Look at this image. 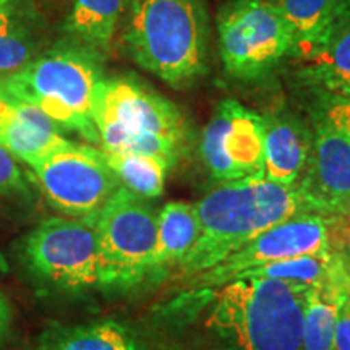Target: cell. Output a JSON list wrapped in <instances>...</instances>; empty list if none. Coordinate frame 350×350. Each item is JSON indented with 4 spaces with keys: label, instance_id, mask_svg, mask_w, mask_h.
<instances>
[{
    "label": "cell",
    "instance_id": "11",
    "mask_svg": "<svg viewBox=\"0 0 350 350\" xmlns=\"http://www.w3.org/2000/svg\"><path fill=\"white\" fill-rule=\"evenodd\" d=\"M201 157L214 180L265 177V119L235 99H222L201 135Z\"/></svg>",
    "mask_w": 350,
    "mask_h": 350
},
{
    "label": "cell",
    "instance_id": "10",
    "mask_svg": "<svg viewBox=\"0 0 350 350\" xmlns=\"http://www.w3.org/2000/svg\"><path fill=\"white\" fill-rule=\"evenodd\" d=\"M31 170L47 203L67 217H93L120 187L103 151L85 144L72 143Z\"/></svg>",
    "mask_w": 350,
    "mask_h": 350
},
{
    "label": "cell",
    "instance_id": "12",
    "mask_svg": "<svg viewBox=\"0 0 350 350\" xmlns=\"http://www.w3.org/2000/svg\"><path fill=\"white\" fill-rule=\"evenodd\" d=\"M329 221L318 213H300L256 235L224 261L200 273L196 284L221 287L247 271L269 262L331 250Z\"/></svg>",
    "mask_w": 350,
    "mask_h": 350
},
{
    "label": "cell",
    "instance_id": "2",
    "mask_svg": "<svg viewBox=\"0 0 350 350\" xmlns=\"http://www.w3.org/2000/svg\"><path fill=\"white\" fill-rule=\"evenodd\" d=\"M103 80V54L64 38L0 80V93L39 109L62 131L99 143L93 109Z\"/></svg>",
    "mask_w": 350,
    "mask_h": 350
},
{
    "label": "cell",
    "instance_id": "21",
    "mask_svg": "<svg viewBox=\"0 0 350 350\" xmlns=\"http://www.w3.org/2000/svg\"><path fill=\"white\" fill-rule=\"evenodd\" d=\"M103 151V150H100ZM104 161L122 187L139 198H157L164 193L169 164L142 152L103 151Z\"/></svg>",
    "mask_w": 350,
    "mask_h": 350
},
{
    "label": "cell",
    "instance_id": "3",
    "mask_svg": "<svg viewBox=\"0 0 350 350\" xmlns=\"http://www.w3.org/2000/svg\"><path fill=\"white\" fill-rule=\"evenodd\" d=\"M124 41L139 67L174 88L206 73L209 18L204 0H133Z\"/></svg>",
    "mask_w": 350,
    "mask_h": 350
},
{
    "label": "cell",
    "instance_id": "4",
    "mask_svg": "<svg viewBox=\"0 0 350 350\" xmlns=\"http://www.w3.org/2000/svg\"><path fill=\"white\" fill-rule=\"evenodd\" d=\"M306 291L281 279H235L214 292L206 326L240 350H301Z\"/></svg>",
    "mask_w": 350,
    "mask_h": 350
},
{
    "label": "cell",
    "instance_id": "23",
    "mask_svg": "<svg viewBox=\"0 0 350 350\" xmlns=\"http://www.w3.org/2000/svg\"><path fill=\"white\" fill-rule=\"evenodd\" d=\"M334 250H327L321 253H310V255H301L291 258V260H282L269 262V265L260 266V268L247 271L240 278H269V279H281V281L297 282L301 286L312 287L325 278V274L329 269V265L334 256ZM235 281V279H234Z\"/></svg>",
    "mask_w": 350,
    "mask_h": 350
},
{
    "label": "cell",
    "instance_id": "24",
    "mask_svg": "<svg viewBox=\"0 0 350 350\" xmlns=\"http://www.w3.org/2000/svg\"><path fill=\"white\" fill-rule=\"evenodd\" d=\"M34 200L29 175L18 161L0 146V206H28Z\"/></svg>",
    "mask_w": 350,
    "mask_h": 350
},
{
    "label": "cell",
    "instance_id": "18",
    "mask_svg": "<svg viewBox=\"0 0 350 350\" xmlns=\"http://www.w3.org/2000/svg\"><path fill=\"white\" fill-rule=\"evenodd\" d=\"M200 217L196 204L169 201L157 214V239L151 269L180 262L190 255L200 239Z\"/></svg>",
    "mask_w": 350,
    "mask_h": 350
},
{
    "label": "cell",
    "instance_id": "5",
    "mask_svg": "<svg viewBox=\"0 0 350 350\" xmlns=\"http://www.w3.org/2000/svg\"><path fill=\"white\" fill-rule=\"evenodd\" d=\"M93 120L103 151L142 152L169 167L185 152L188 129L180 109L133 75L99 83Z\"/></svg>",
    "mask_w": 350,
    "mask_h": 350
},
{
    "label": "cell",
    "instance_id": "13",
    "mask_svg": "<svg viewBox=\"0 0 350 350\" xmlns=\"http://www.w3.org/2000/svg\"><path fill=\"white\" fill-rule=\"evenodd\" d=\"M70 144L46 113L0 93V146L16 161L33 167Z\"/></svg>",
    "mask_w": 350,
    "mask_h": 350
},
{
    "label": "cell",
    "instance_id": "22",
    "mask_svg": "<svg viewBox=\"0 0 350 350\" xmlns=\"http://www.w3.org/2000/svg\"><path fill=\"white\" fill-rule=\"evenodd\" d=\"M41 350H148L113 321L77 326L46 336Z\"/></svg>",
    "mask_w": 350,
    "mask_h": 350
},
{
    "label": "cell",
    "instance_id": "7",
    "mask_svg": "<svg viewBox=\"0 0 350 350\" xmlns=\"http://www.w3.org/2000/svg\"><path fill=\"white\" fill-rule=\"evenodd\" d=\"M98 232L100 286H133L151 271L157 239V216L125 187L88 217Z\"/></svg>",
    "mask_w": 350,
    "mask_h": 350
},
{
    "label": "cell",
    "instance_id": "25",
    "mask_svg": "<svg viewBox=\"0 0 350 350\" xmlns=\"http://www.w3.org/2000/svg\"><path fill=\"white\" fill-rule=\"evenodd\" d=\"M332 350H350V291L338 310Z\"/></svg>",
    "mask_w": 350,
    "mask_h": 350
},
{
    "label": "cell",
    "instance_id": "1",
    "mask_svg": "<svg viewBox=\"0 0 350 350\" xmlns=\"http://www.w3.org/2000/svg\"><path fill=\"white\" fill-rule=\"evenodd\" d=\"M200 239L180 262L182 273H203L224 261L279 222L308 213L297 185H279L265 177L222 182L196 203Z\"/></svg>",
    "mask_w": 350,
    "mask_h": 350
},
{
    "label": "cell",
    "instance_id": "15",
    "mask_svg": "<svg viewBox=\"0 0 350 350\" xmlns=\"http://www.w3.org/2000/svg\"><path fill=\"white\" fill-rule=\"evenodd\" d=\"M350 291V261L336 252L321 281L305 295L301 350H332L338 310Z\"/></svg>",
    "mask_w": 350,
    "mask_h": 350
},
{
    "label": "cell",
    "instance_id": "9",
    "mask_svg": "<svg viewBox=\"0 0 350 350\" xmlns=\"http://www.w3.org/2000/svg\"><path fill=\"white\" fill-rule=\"evenodd\" d=\"M313 142L299 188L308 213L350 216V135L327 94L312 112Z\"/></svg>",
    "mask_w": 350,
    "mask_h": 350
},
{
    "label": "cell",
    "instance_id": "26",
    "mask_svg": "<svg viewBox=\"0 0 350 350\" xmlns=\"http://www.w3.org/2000/svg\"><path fill=\"white\" fill-rule=\"evenodd\" d=\"M327 98H329L332 107L336 109L339 119L342 120L345 130H347V133L350 135V98H342V96L332 94H327Z\"/></svg>",
    "mask_w": 350,
    "mask_h": 350
},
{
    "label": "cell",
    "instance_id": "17",
    "mask_svg": "<svg viewBox=\"0 0 350 350\" xmlns=\"http://www.w3.org/2000/svg\"><path fill=\"white\" fill-rule=\"evenodd\" d=\"M301 80L318 93L350 98V0L312 54L301 60Z\"/></svg>",
    "mask_w": 350,
    "mask_h": 350
},
{
    "label": "cell",
    "instance_id": "14",
    "mask_svg": "<svg viewBox=\"0 0 350 350\" xmlns=\"http://www.w3.org/2000/svg\"><path fill=\"white\" fill-rule=\"evenodd\" d=\"M47 47L39 0H0V80L20 72Z\"/></svg>",
    "mask_w": 350,
    "mask_h": 350
},
{
    "label": "cell",
    "instance_id": "6",
    "mask_svg": "<svg viewBox=\"0 0 350 350\" xmlns=\"http://www.w3.org/2000/svg\"><path fill=\"white\" fill-rule=\"evenodd\" d=\"M217 46L230 77L261 80L291 55L292 28L271 0H229L216 16Z\"/></svg>",
    "mask_w": 350,
    "mask_h": 350
},
{
    "label": "cell",
    "instance_id": "8",
    "mask_svg": "<svg viewBox=\"0 0 350 350\" xmlns=\"http://www.w3.org/2000/svg\"><path fill=\"white\" fill-rule=\"evenodd\" d=\"M21 255L44 284L64 291L100 286L98 232L90 219H44L25 237Z\"/></svg>",
    "mask_w": 350,
    "mask_h": 350
},
{
    "label": "cell",
    "instance_id": "19",
    "mask_svg": "<svg viewBox=\"0 0 350 350\" xmlns=\"http://www.w3.org/2000/svg\"><path fill=\"white\" fill-rule=\"evenodd\" d=\"M294 34L291 55L305 60L318 46L349 0H273Z\"/></svg>",
    "mask_w": 350,
    "mask_h": 350
},
{
    "label": "cell",
    "instance_id": "27",
    "mask_svg": "<svg viewBox=\"0 0 350 350\" xmlns=\"http://www.w3.org/2000/svg\"><path fill=\"white\" fill-rule=\"evenodd\" d=\"M12 325V306L8 300L0 294V339L5 338Z\"/></svg>",
    "mask_w": 350,
    "mask_h": 350
},
{
    "label": "cell",
    "instance_id": "16",
    "mask_svg": "<svg viewBox=\"0 0 350 350\" xmlns=\"http://www.w3.org/2000/svg\"><path fill=\"white\" fill-rule=\"evenodd\" d=\"M265 119V178L279 185H297L308 163L313 131L291 113Z\"/></svg>",
    "mask_w": 350,
    "mask_h": 350
},
{
    "label": "cell",
    "instance_id": "20",
    "mask_svg": "<svg viewBox=\"0 0 350 350\" xmlns=\"http://www.w3.org/2000/svg\"><path fill=\"white\" fill-rule=\"evenodd\" d=\"M124 8L125 0H73L65 38L104 54L111 49Z\"/></svg>",
    "mask_w": 350,
    "mask_h": 350
}]
</instances>
